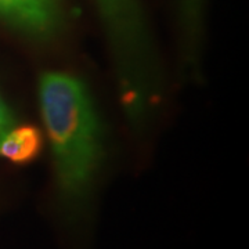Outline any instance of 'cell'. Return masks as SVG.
I'll use <instances>...</instances> for the list:
<instances>
[{
    "instance_id": "obj_4",
    "label": "cell",
    "mask_w": 249,
    "mask_h": 249,
    "mask_svg": "<svg viewBox=\"0 0 249 249\" xmlns=\"http://www.w3.org/2000/svg\"><path fill=\"white\" fill-rule=\"evenodd\" d=\"M42 148L43 137L35 126H14L0 140V157L16 165H25L36 160Z\"/></svg>"
},
{
    "instance_id": "obj_5",
    "label": "cell",
    "mask_w": 249,
    "mask_h": 249,
    "mask_svg": "<svg viewBox=\"0 0 249 249\" xmlns=\"http://www.w3.org/2000/svg\"><path fill=\"white\" fill-rule=\"evenodd\" d=\"M16 124L14 116L11 114L10 108L4 103V100L0 96V140L4 137V134L9 132L10 129H13Z\"/></svg>"
},
{
    "instance_id": "obj_1",
    "label": "cell",
    "mask_w": 249,
    "mask_h": 249,
    "mask_svg": "<svg viewBox=\"0 0 249 249\" xmlns=\"http://www.w3.org/2000/svg\"><path fill=\"white\" fill-rule=\"evenodd\" d=\"M37 96L58 196L65 209L78 212L89 201L103 155L97 111L86 85L65 72L42 73Z\"/></svg>"
},
{
    "instance_id": "obj_3",
    "label": "cell",
    "mask_w": 249,
    "mask_h": 249,
    "mask_svg": "<svg viewBox=\"0 0 249 249\" xmlns=\"http://www.w3.org/2000/svg\"><path fill=\"white\" fill-rule=\"evenodd\" d=\"M0 18L19 32L49 40L62 25L60 0H0Z\"/></svg>"
},
{
    "instance_id": "obj_2",
    "label": "cell",
    "mask_w": 249,
    "mask_h": 249,
    "mask_svg": "<svg viewBox=\"0 0 249 249\" xmlns=\"http://www.w3.org/2000/svg\"><path fill=\"white\" fill-rule=\"evenodd\" d=\"M111 47L126 114L142 122L160 96V70L155 46L137 0H97Z\"/></svg>"
}]
</instances>
